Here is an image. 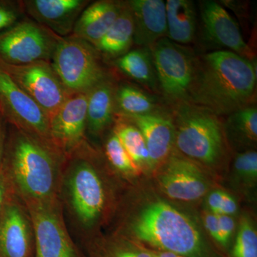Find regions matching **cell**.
<instances>
[{
    "label": "cell",
    "instance_id": "obj_26",
    "mask_svg": "<svg viewBox=\"0 0 257 257\" xmlns=\"http://www.w3.org/2000/svg\"><path fill=\"white\" fill-rule=\"evenodd\" d=\"M114 132L138 170L150 169L148 150L140 130L128 119L119 116Z\"/></svg>",
    "mask_w": 257,
    "mask_h": 257
},
{
    "label": "cell",
    "instance_id": "obj_21",
    "mask_svg": "<svg viewBox=\"0 0 257 257\" xmlns=\"http://www.w3.org/2000/svg\"><path fill=\"white\" fill-rule=\"evenodd\" d=\"M167 37L171 41L184 45L192 43L197 29L195 4L190 0H167Z\"/></svg>",
    "mask_w": 257,
    "mask_h": 257
},
{
    "label": "cell",
    "instance_id": "obj_31",
    "mask_svg": "<svg viewBox=\"0 0 257 257\" xmlns=\"http://www.w3.org/2000/svg\"><path fill=\"white\" fill-rule=\"evenodd\" d=\"M219 229H220V240L219 243L226 246L229 243L231 235L234 233L235 221L232 216L218 215Z\"/></svg>",
    "mask_w": 257,
    "mask_h": 257
},
{
    "label": "cell",
    "instance_id": "obj_4",
    "mask_svg": "<svg viewBox=\"0 0 257 257\" xmlns=\"http://www.w3.org/2000/svg\"><path fill=\"white\" fill-rule=\"evenodd\" d=\"M170 108L175 125V146L181 155L207 167L219 165L226 154L221 116L189 101Z\"/></svg>",
    "mask_w": 257,
    "mask_h": 257
},
{
    "label": "cell",
    "instance_id": "obj_27",
    "mask_svg": "<svg viewBox=\"0 0 257 257\" xmlns=\"http://www.w3.org/2000/svg\"><path fill=\"white\" fill-rule=\"evenodd\" d=\"M105 153L111 165L121 173L135 175L140 172L114 131L106 140Z\"/></svg>",
    "mask_w": 257,
    "mask_h": 257
},
{
    "label": "cell",
    "instance_id": "obj_17",
    "mask_svg": "<svg viewBox=\"0 0 257 257\" xmlns=\"http://www.w3.org/2000/svg\"><path fill=\"white\" fill-rule=\"evenodd\" d=\"M30 224L21 208L5 202L0 214V257H32Z\"/></svg>",
    "mask_w": 257,
    "mask_h": 257
},
{
    "label": "cell",
    "instance_id": "obj_22",
    "mask_svg": "<svg viewBox=\"0 0 257 257\" xmlns=\"http://www.w3.org/2000/svg\"><path fill=\"white\" fill-rule=\"evenodd\" d=\"M134 33L135 25L131 10L127 2H123L119 17L94 48L109 58H119L127 53L133 46Z\"/></svg>",
    "mask_w": 257,
    "mask_h": 257
},
{
    "label": "cell",
    "instance_id": "obj_3",
    "mask_svg": "<svg viewBox=\"0 0 257 257\" xmlns=\"http://www.w3.org/2000/svg\"><path fill=\"white\" fill-rule=\"evenodd\" d=\"M5 145L3 164L29 202L48 205L55 188L56 168L52 150L15 127Z\"/></svg>",
    "mask_w": 257,
    "mask_h": 257
},
{
    "label": "cell",
    "instance_id": "obj_37",
    "mask_svg": "<svg viewBox=\"0 0 257 257\" xmlns=\"http://www.w3.org/2000/svg\"><path fill=\"white\" fill-rule=\"evenodd\" d=\"M2 175H3V172H2V170H0V214H1L5 202H5L6 187H5L4 179Z\"/></svg>",
    "mask_w": 257,
    "mask_h": 257
},
{
    "label": "cell",
    "instance_id": "obj_5",
    "mask_svg": "<svg viewBox=\"0 0 257 257\" xmlns=\"http://www.w3.org/2000/svg\"><path fill=\"white\" fill-rule=\"evenodd\" d=\"M157 88L170 107L188 101L197 56L191 49L164 37L150 47Z\"/></svg>",
    "mask_w": 257,
    "mask_h": 257
},
{
    "label": "cell",
    "instance_id": "obj_34",
    "mask_svg": "<svg viewBox=\"0 0 257 257\" xmlns=\"http://www.w3.org/2000/svg\"><path fill=\"white\" fill-rule=\"evenodd\" d=\"M238 211V204L232 196L225 193L224 200L219 215L232 216Z\"/></svg>",
    "mask_w": 257,
    "mask_h": 257
},
{
    "label": "cell",
    "instance_id": "obj_9",
    "mask_svg": "<svg viewBox=\"0 0 257 257\" xmlns=\"http://www.w3.org/2000/svg\"><path fill=\"white\" fill-rule=\"evenodd\" d=\"M0 68L45 111L50 119L72 96L64 89L52 64L47 61L22 65L0 61Z\"/></svg>",
    "mask_w": 257,
    "mask_h": 257
},
{
    "label": "cell",
    "instance_id": "obj_10",
    "mask_svg": "<svg viewBox=\"0 0 257 257\" xmlns=\"http://www.w3.org/2000/svg\"><path fill=\"white\" fill-rule=\"evenodd\" d=\"M159 185L167 197L192 202L207 194L209 181L197 164L172 152L159 173Z\"/></svg>",
    "mask_w": 257,
    "mask_h": 257
},
{
    "label": "cell",
    "instance_id": "obj_38",
    "mask_svg": "<svg viewBox=\"0 0 257 257\" xmlns=\"http://www.w3.org/2000/svg\"><path fill=\"white\" fill-rule=\"evenodd\" d=\"M153 257H184L180 256V255L175 254L170 252H166V251H160V252H151Z\"/></svg>",
    "mask_w": 257,
    "mask_h": 257
},
{
    "label": "cell",
    "instance_id": "obj_13",
    "mask_svg": "<svg viewBox=\"0 0 257 257\" xmlns=\"http://www.w3.org/2000/svg\"><path fill=\"white\" fill-rule=\"evenodd\" d=\"M87 96H69L50 119L51 140L54 148L71 154L82 146L87 130Z\"/></svg>",
    "mask_w": 257,
    "mask_h": 257
},
{
    "label": "cell",
    "instance_id": "obj_8",
    "mask_svg": "<svg viewBox=\"0 0 257 257\" xmlns=\"http://www.w3.org/2000/svg\"><path fill=\"white\" fill-rule=\"evenodd\" d=\"M0 115L15 127L53 150L48 116L1 68Z\"/></svg>",
    "mask_w": 257,
    "mask_h": 257
},
{
    "label": "cell",
    "instance_id": "obj_2",
    "mask_svg": "<svg viewBox=\"0 0 257 257\" xmlns=\"http://www.w3.org/2000/svg\"><path fill=\"white\" fill-rule=\"evenodd\" d=\"M140 241L184 257H219L193 219L168 203L147 206L133 225Z\"/></svg>",
    "mask_w": 257,
    "mask_h": 257
},
{
    "label": "cell",
    "instance_id": "obj_15",
    "mask_svg": "<svg viewBox=\"0 0 257 257\" xmlns=\"http://www.w3.org/2000/svg\"><path fill=\"white\" fill-rule=\"evenodd\" d=\"M125 119L133 122L145 139L150 170L163 165L175 147V125L171 111L163 109L152 114Z\"/></svg>",
    "mask_w": 257,
    "mask_h": 257
},
{
    "label": "cell",
    "instance_id": "obj_20",
    "mask_svg": "<svg viewBox=\"0 0 257 257\" xmlns=\"http://www.w3.org/2000/svg\"><path fill=\"white\" fill-rule=\"evenodd\" d=\"M116 83L106 75L87 93V130L93 136H100L116 116Z\"/></svg>",
    "mask_w": 257,
    "mask_h": 257
},
{
    "label": "cell",
    "instance_id": "obj_32",
    "mask_svg": "<svg viewBox=\"0 0 257 257\" xmlns=\"http://www.w3.org/2000/svg\"><path fill=\"white\" fill-rule=\"evenodd\" d=\"M204 227L207 232L214 240L219 243L220 240V229H219L218 215L208 211L204 216Z\"/></svg>",
    "mask_w": 257,
    "mask_h": 257
},
{
    "label": "cell",
    "instance_id": "obj_25",
    "mask_svg": "<svg viewBox=\"0 0 257 257\" xmlns=\"http://www.w3.org/2000/svg\"><path fill=\"white\" fill-rule=\"evenodd\" d=\"M115 66L128 77L152 90L158 89L151 51L147 47H139L115 60Z\"/></svg>",
    "mask_w": 257,
    "mask_h": 257
},
{
    "label": "cell",
    "instance_id": "obj_16",
    "mask_svg": "<svg viewBox=\"0 0 257 257\" xmlns=\"http://www.w3.org/2000/svg\"><path fill=\"white\" fill-rule=\"evenodd\" d=\"M23 10L39 25L52 33L67 36L73 32L79 15L89 2L85 0H28L21 2Z\"/></svg>",
    "mask_w": 257,
    "mask_h": 257
},
{
    "label": "cell",
    "instance_id": "obj_33",
    "mask_svg": "<svg viewBox=\"0 0 257 257\" xmlns=\"http://www.w3.org/2000/svg\"><path fill=\"white\" fill-rule=\"evenodd\" d=\"M225 193L226 192L221 190H214L209 193L207 197V204L209 208V211L216 215L220 214Z\"/></svg>",
    "mask_w": 257,
    "mask_h": 257
},
{
    "label": "cell",
    "instance_id": "obj_24",
    "mask_svg": "<svg viewBox=\"0 0 257 257\" xmlns=\"http://www.w3.org/2000/svg\"><path fill=\"white\" fill-rule=\"evenodd\" d=\"M115 109L116 116L126 118L152 114L164 108L146 91L132 84H122L116 87Z\"/></svg>",
    "mask_w": 257,
    "mask_h": 257
},
{
    "label": "cell",
    "instance_id": "obj_14",
    "mask_svg": "<svg viewBox=\"0 0 257 257\" xmlns=\"http://www.w3.org/2000/svg\"><path fill=\"white\" fill-rule=\"evenodd\" d=\"M29 204L35 231V257H78L63 225L48 205Z\"/></svg>",
    "mask_w": 257,
    "mask_h": 257
},
{
    "label": "cell",
    "instance_id": "obj_19",
    "mask_svg": "<svg viewBox=\"0 0 257 257\" xmlns=\"http://www.w3.org/2000/svg\"><path fill=\"white\" fill-rule=\"evenodd\" d=\"M123 2L101 0L86 7L76 22L72 36L95 47L121 13Z\"/></svg>",
    "mask_w": 257,
    "mask_h": 257
},
{
    "label": "cell",
    "instance_id": "obj_6",
    "mask_svg": "<svg viewBox=\"0 0 257 257\" xmlns=\"http://www.w3.org/2000/svg\"><path fill=\"white\" fill-rule=\"evenodd\" d=\"M52 60L56 74L70 95L86 94L107 75L96 49L74 36L59 39Z\"/></svg>",
    "mask_w": 257,
    "mask_h": 257
},
{
    "label": "cell",
    "instance_id": "obj_28",
    "mask_svg": "<svg viewBox=\"0 0 257 257\" xmlns=\"http://www.w3.org/2000/svg\"><path fill=\"white\" fill-rule=\"evenodd\" d=\"M234 257H257V233L248 216L241 218L233 248Z\"/></svg>",
    "mask_w": 257,
    "mask_h": 257
},
{
    "label": "cell",
    "instance_id": "obj_1",
    "mask_svg": "<svg viewBox=\"0 0 257 257\" xmlns=\"http://www.w3.org/2000/svg\"><path fill=\"white\" fill-rule=\"evenodd\" d=\"M256 67L251 61L228 50L197 57L189 102L218 116H227L253 104Z\"/></svg>",
    "mask_w": 257,
    "mask_h": 257
},
{
    "label": "cell",
    "instance_id": "obj_12",
    "mask_svg": "<svg viewBox=\"0 0 257 257\" xmlns=\"http://www.w3.org/2000/svg\"><path fill=\"white\" fill-rule=\"evenodd\" d=\"M199 5L206 40L218 48L231 51L252 62V50L243 40L237 23L224 8L211 0L200 1Z\"/></svg>",
    "mask_w": 257,
    "mask_h": 257
},
{
    "label": "cell",
    "instance_id": "obj_23",
    "mask_svg": "<svg viewBox=\"0 0 257 257\" xmlns=\"http://www.w3.org/2000/svg\"><path fill=\"white\" fill-rule=\"evenodd\" d=\"M226 116L223 122L226 140L242 152L253 150L257 142L256 106H245Z\"/></svg>",
    "mask_w": 257,
    "mask_h": 257
},
{
    "label": "cell",
    "instance_id": "obj_11",
    "mask_svg": "<svg viewBox=\"0 0 257 257\" xmlns=\"http://www.w3.org/2000/svg\"><path fill=\"white\" fill-rule=\"evenodd\" d=\"M70 175L68 187L72 207L82 224L92 225L101 216L105 204L102 182L87 161L76 162Z\"/></svg>",
    "mask_w": 257,
    "mask_h": 257
},
{
    "label": "cell",
    "instance_id": "obj_35",
    "mask_svg": "<svg viewBox=\"0 0 257 257\" xmlns=\"http://www.w3.org/2000/svg\"><path fill=\"white\" fill-rule=\"evenodd\" d=\"M111 257H153L151 252L134 249H119L115 251Z\"/></svg>",
    "mask_w": 257,
    "mask_h": 257
},
{
    "label": "cell",
    "instance_id": "obj_7",
    "mask_svg": "<svg viewBox=\"0 0 257 257\" xmlns=\"http://www.w3.org/2000/svg\"><path fill=\"white\" fill-rule=\"evenodd\" d=\"M59 39L35 22L20 20L0 34V61L14 65L50 62Z\"/></svg>",
    "mask_w": 257,
    "mask_h": 257
},
{
    "label": "cell",
    "instance_id": "obj_18",
    "mask_svg": "<svg viewBox=\"0 0 257 257\" xmlns=\"http://www.w3.org/2000/svg\"><path fill=\"white\" fill-rule=\"evenodd\" d=\"M127 3L135 25L134 44L150 48L161 39L167 37L165 2L131 0Z\"/></svg>",
    "mask_w": 257,
    "mask_h": 257
},
{
    "label": "cell",
    "instance_id": "obj_30",
    "mask_svg": "<svg viewBox=\"0 0 257 257\" xmlns=\"http://www.w3.org/2000/svg\"><path fill=\"white\" fill-rule=\"evenodd\" d=\"M23 12L21 2L0 0V34L20 21Z\"/></svg>",
    "mask_w": 257,
    "mask_h": 257
},
{
    "label": "cell",
    "instance_id": "obj_36",
    "mask_svg": "<svg viewBox=\"0 0 257 257\" xmlns=\"http://www.w3.org/2000/svg\"><path fill=\"white\" fill-rule=\"evenodd\" d=\"M4 119L0 115V170H3L5 154V128Z\"/></svg>",
    "mask_w": 257,
    "mask_h": 257
},
{
    "label": "cell",
    "instance_id": "obj_29",
    "mask_svg": "<svg viewBox=\"0 0 257 257\" xmlns=\"http://www.w3.org/2000/svg\"><path fill=\"white\" fill-rule=\"evenodd\" d=\"M233 174L243 186L253 187L257 180V152L254 150L241 152L235 157Z\"/></svg>",
    "mask_w": 257,
    "mask_h": 257
}]
</instances>
